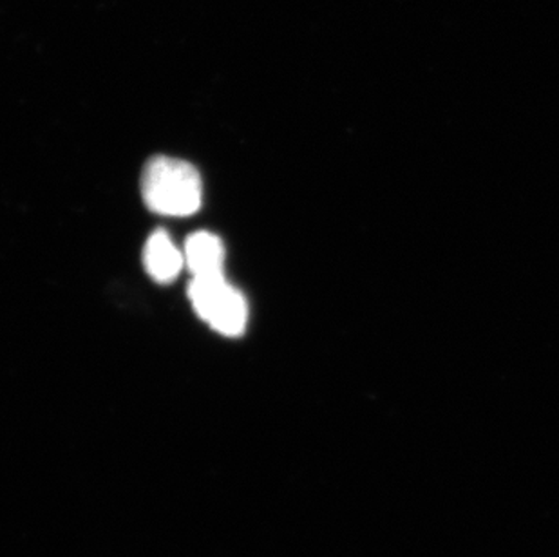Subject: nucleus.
I'll list each match as a JSON object with an SVG mask.
<instances>
[{
  "label": "nucleus",
  "instance_id": "obj_1",
  "mask_svg": "<svg viewBox=\"0 0 559 557\" xmlns=\"http://www.w3.org/2000/svg\"><path fill=\"white\" fill-rule=\"evenodd\" d=\"M142 195L159 216H192L200 211L203 183L198 168L189 162L156 156L143 170Z\"/></svg>",
  "mask_w": 559,
  "mask_h": 557
},
{
  "label": "nucleus",
  "instance_id": "obj_2",
  "mask_svg": "<svg viewBox=\"0 0 559 557\" xmlns=\"http://www.w3.org/2000/svg\"><path fill=\"white\" fill-rule=\"evenodd\" d=\"M189 299L201 321L225 336H239L247 330L249 305L245 295L225 275H203L190 281Z\"/></svg>",
  "mask_w": 559,
  "mask_h": 557
},
{
  "label": "nucleus",
  "instance_id": "obj_3",
  "mask_svg": "<svg viewBox=\"0 0 559 557\" xmlns=\"http://www.w3.org/2000/svg\"><path fill=\"white\" fill-rule=\"evenodd\" d=\"M143 263L154 281L170 283L180 275L181 269L186 266V259L167 232L156 230L147 239L143 250Z\"/></svg>",
  "mask_w": 559,
  "mask_h": 557
},
{
  "label": "nucleus",
  "instance_id": "obj_4",
  "mask_svg": "<svg viewBox=\"0 0 559 557\" xmlns=\"http://www.w3.org/2000/svg\"><path fill=\"white\" fill-rule=\"evenodd\" d=\"M183 259L194 277L223 274L225 247L222 239L211 232H195L187 239Z\"/></svg>",
  "mask_w": 559,
  "mask_h": 557
}]
</instances>
